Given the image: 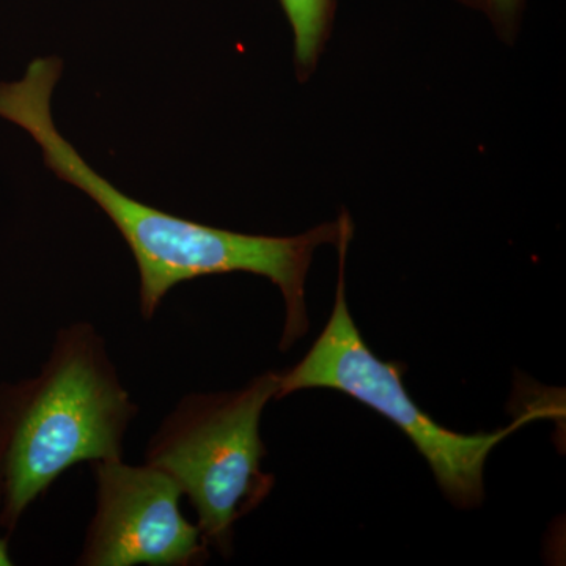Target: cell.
<instances>
[{
  "mask_svg": "<svg viewBox=\"0 0 566 566\" xmlns=\"http://www.w3.org/2000/svg\"><path fill=\"white\" fill-rule=\"evenodd\" d=\"M0 449H2V444H0ZM0 463H2V460H0ZM9 565H11L9 547H7L6 539H0V566Z\"/></svg>",
  "mask_w": 566,
  "mask_h": 566,
  "instance_id": "obj_7",
  "label": "cell"
},
{
  "mask_svg": "<svg viewBox=\"0 0 566 566\" xmlns=\"http://www.w3.org/2000/svg\"><path fill=\"white\" fill-rule=\"evenodd\" d=\"M491 3H493V7L495 10L499 11H510L515 7L516 0H490Z\"/></svg>",
  "mask_w": 566,
  "mask_h": 566,
  "instance_id": "obj_8",
  "label": "cell"
},
{
  "mask_svg": "<svg viewBox=\"0 0 566 566\" xmlns=\"http://www.w3.org/2000/svg\"><path fill=\"white\" fill-rule=\"evenodd\" d=\"M96 510L77 565L193 566L208 560L197 524L180 509L182 493L161 469L123 460L92 463Z\"/></svg>",
  "mask_w": 566,
  "mask_h": 566,
  "instance_id": "obj_5",
  "label": "cell"
},
{
  "mask_svg": "<svg viewBox=\"0 0 566 566\" xmlns=\"http://www.w3.org/2000/svg\"><path fill=\"white\" fill-rule=\"evenodd\" d=\"M333 0H281L282 9L292 24L294 62L301 80L315 69L326 40Z\"/></svg>",
  "mask_w": 566,
  "mask_h": 566,
  "instance_id": "obj_6",
  "label": "cell"
},
{
  "mask_svg": "<svg viewBox=\"0 0 566 566\" xmlns=\"http://www.w3.org/2000/svg\"><path fill=\"white\" fill-rule=\"evenodd\" d=\"M61 74V59H35L21 81L0 84V117L31 134L44 166L91 197L120 232L139 270L142 316L150 322L164 297L180 283L249 273L270 279L281 290L285 301L281 349L286 352L300 340L308 329L305 279L312 259L319 245L338 243L348 212L297 237H264L216 229L142 203L93 170L59 133L51 99Z\"/></svg>",
  "mask_w": 566,
  "mask_h": 566,
  "instance_id": "obj_1",
  "label": "cell"
},
{
  "mask_svg": "<svg viewBox=\"0 0 566 566\" xmlns=\"http://www.w3.org/2000/svg\"><path fill=\"white\" fill-rule=\"evenodd\" d=\"M353 238L346 218L338 240V282L333 315L311 352L296 367L281 374L277 397L303 389H334L367 405L397 424L428 461L447 499L460 509H474L485 497V463L495 446L513 431L545 416L539 409L494 433L460 434L446 430L412 401L398 365L379 360L357 331L346 303L345 263Z\"/></svg>",
  "mask_w": 566,
  "mask_h": 566,
  "instance_id": "obj_4",
  "label": "cell"
},
{
  "mask_svg": "<svg viewBox=\"0 0 566 566\" xmlns=\"http://www.w3.org/2000/svg\"><path fill=\"white\" fill-rule=\"evenodd\" d=\"M9 397L0 520L13 528L74 464L123 460L139 406L122 385L106 342L84 322L59 331L41 374Z\"/></svg>",
  "mask_w": 566,
  "mask_h": 566,
  "instance_id": "obj_2",
  "label": "cell"
},
{
  "mask_svg": "<svg viewBox=\"0 0 566 566\" xmlns=\"http://www.w3.org/2000/svg\"><path fill=\"white\" fill-rule=\"evenodd\" d=\"M281 374L266 371L233 392L182 397L151 436L145 463L172 476L197 512L208 547L232 553L238 520L262 504L274 476L262 469L260 420Z\"/></svg>",
  "mask_w": 566,
  "mask_h": 566,
  "instance_id": "obj_3",
  "label": "cell"
}]
</instances>
